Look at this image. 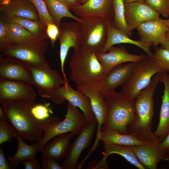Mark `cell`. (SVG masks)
I'll return each mask as SVG.
<instances>
[{
  "label": "cell",
  "mask_w": 169,
  "mask_h": 169,
  "mask_svg": "<svg viewBox=\"0 0 169 169\" xmlns=\"http://www.w3.org/2000/svg\"><path fill=\"white\" fill-rule=\"evenodd\" d=\"M161 73L155 75L149 84L135 100V114L127 128L128 134L149 145L161 142L151 130L154 113L153 96Z\"/></svg>",
  "instance_id": "6da1fadb"
},
{
  "label": "cell",
  "mask_w": 169,
  "mask_h": 169,
  "mask_svg": "<svg viewBox=\"0 0 169 169\" xmlns=\"http://www.w3.org/2000/svg\"><path fill=\"white\" fill-rule=\"evenodd\" d=\"M0 103L8 121L24 139L32 142L41 139L47 120H38L33 115L31 109L35 101L0 100Z\"/></svg>",
  "instance_id": "7a4b0ae2"
},
{
  "label": "cell",
  "mask_w": 169,
  "mask_h": 169,
  "mask_svg": "<svg viewBox=\"0 0 169 169\" xmlns=\"http://www.w3.org/2000/svg\"><path fill=\"white\" fill-rule=\"evenodd\" d=\"M70 80L77 87L97 84L106 73L96 54L74 50L69 62Z\"/></svg>",
  "instance_id": "3957f363"
},
{
  "label": "cell",
  "mask_w": 169,
  "mask_h": 169,
  "mask_svg": "<svg viewBox=\"0 0 169 169\" xmlns=\"http://www.w3.org/2000/svg\"><path fill=\"white\" fill-rule=\"evenodd\" d=\"M107 112V120L102 130L110 129L128 134L127 128L135 114V100L121 92L104 94Z\"/></svg>",
  "instance_id": "277c9868"
},
{
  "label": "cell",
  "mask_w": 169,
  "mask_h": 169,
  "mask_svg": "<svg viewBox=\"0 0 169 169\" xmlns=\"http://www.w3.org/2000/svg\"><path fill=\"white\" fill-rule=\"evenodd\" d=\"M87 121L82 112L68 102L67 112L64 120L61 121L57 116L49 117L47 120L44 134L38 141L39 151L51 139L59 135L71 133L74 135H77Z\"/></svg>",
  "instance_id": "5b68a950"
},
{
  "label": "cell",
  "mask_w": 169,
  "mask_h": 169,
  "mask_svg": "<svg viewBox=\"0 0 169 169\" xmlns=\"http://www.w3.org/2000/svg\"><path fill=\"white\" fill-rule=\"evenodd\" d=\"M79 23L82 34L80 49L88 53H101L105 44L111 23L100 17L80 18Z\"/></svg>",
  "instance_id": "8992f818"
},
{
  "label": "cell",
  "mask_w": 169,
  "mask_h": 169,
  "mask_svg": "<svg viewBox=\"0 0 169 169\" xmlns=\"http://www.w3.org/2000/svg\"><path fill=\"white\" fill-rule=\"evenodd\" d=\"M164 73L154 63L152 57L146 58L135 62L132 73L127 82L122 85L121 92L135 99L150 83L154 76Z\"/></svg>",
  "instance_id": "52a82bcc"
},
{
  "label": "cell",
  "mask_w": 169,
  "mask_h": 169,
  "mask_svg": "<svg viewBox=\"0 0 169 169\" xmlns=\"http://www.w3.org/2000/svg\"><path fill=\"white\" fill-rule=\"evenodd\" d=\"M46 50L41 48L17 44L0 46V51L4 56L17 59L38 68L50 66L45 56Z\"/></svg>",
  "instance_id": "ba28073f"
},
{
  "label": "cell",
  "mask_w": 169,
  "mask_h": 169,
  "mask_svg": "<svg viewBox=\"0 0 169 169\" xmlns=\"http://www.w3.org/2000/svg\"><path fill=\"white\" fill-rule=\"evenodd\" d=\"M34 85L42 98L50 99L56 90L65 83L63 76L50 66L38 68L29 65Z\"/></svg>",
  "instance_id": "9c48e42d"
},
{
  "label": "cell",
  "mask_w": 169,
  "mask_h": 169,
  "mask_svg": "<svg viewBox=\"0 0 169 169\" xmlns=\"http://www.w3.org/2000/svg\"><path fill=\"white\" fill-rule=\"evenodd\" d=\"M77 88L89 98L93 112L97 122L96 138L87 154V156H89L95 150L99 144L101 128L107 119L106 105L105 95L96 84L77 87Z\"/></svg>",
  "instance_id": "30bf717a"
},
{
  "label": "cell",
  "mask_w": 169,
  "mask_h": 169,
  "mask_svg": "<svg viewBox=\"0 0 169 169\" xmlns=\"http://www.w3.org/2000/svg\"><path fill=\"white\" fill-rule=\"evenodd\" d=\"M97 128L96 119L87 121L86 125L70 144L62 166L63 169H78V161L83 151L90 145Z\"/></svg>",
  "instance_id": "8fae6325"
},
{
  "label": "cell",
  "mask_w": 169,
  "mask_h": 169,
  "mask_svg": "<svg viewBox=\"0 0 169 169\" xmlns=\"http://www.w3.org/2000/svg\"><path fill=\"white\" fill-rule=\"evenodd\" d=\"M59 32L58 39L59 43V56L61 71L64 79H67L64 71V64L68 52L72 48L74 50L80 49L82 34L79 22H65L59 27Z\"/></svg>",
  "instance_id": "7c38bea8"
},
{
  "label": "cell",
  "mask_w": 169,
  "mask_h": 169,
  "mask_svg": "<svg viewBox=\"0 0 169 169\" xmlns=\"http://www.w3.org/2000/svg\"><path fill=\"white\" fill-rule=\"evenodd\" d=\"M51 99L54 103L57 105L62 104L67 100L73 106L80 109L88 121L96 119L89 98L81 91L73 89L68 79L56 90Z\"/></svg>",
  "instance_id": "4fadbf2b"
},
{
  "label": "cell",
  "mask_w": 169,
  "mask_h": 169,
  "mask_svg": "<svg viewBox=\"0 0 169 169\" xmlns=\"http://www.w3.org/2000/svg\"><path fill=\"white\" fill-rule=\"evenodd\" d=\"M0 77L33 85L29 65L12 57L0 56Z\"/></svg>",
  "instance_id": "5bb4252c"
},
{
  "label": "cell",
  "mask_w": 169,
  "mask_h": 169,
  "mask_svg": "<svg viewBox=\"0 0 169 169\" xmlns=\"http://www.w3.org/2000/svg\"><path fill=\"white\" fill-rule=\"evenodd\" d=\"M32 86L0 77V100L35 101L37 95Z\"/></svg>",
  "instance_id": "9a60e30c"
},
{
  "label": "cell",
  "mask_w": 169,
  "mask_h": 169,
  "mask_svg": "<svg viewBox=\"0 0 169 169\" xmlns=\"http://www.w3.org/2000/svg\"><path fill=\"white\" fill-rule=\"evenodd\" d=\"M136 29L140 40L154 48L166 40V33L169 30L165 19L160 18L143 23Z\"/></svg>",
  "instance_id": "2e32d148"
},
{
  "label": "cell",
  "mask_w": 169,
  "mask_h": 169,
  "mask_svg": "<svg viewBox=\"0 0 169 169\" xmlns=\"http://www.w3.org/2000/svg\"><path fill=\"white\" fill-rule=\"evenodd\" d=\"M135 62L120 64L112 68L106 74L102 80L96 84L100 90L105 94L115 91L116 88L123 85L131 77Z\"/></svg>",
  "instance_id": "e0dca14e"
},
{
  "label": "cell",
  "mask_w": 169,
  "mask_h": 169,
  "mask_svg": "<svg viewBox=\"0 0 169 169\" xmlns=\"http://www.w3.org/2000/svg\"><path fill=\"white\" fill-rule=\"evenodd\" d=\"M125 9L126 22L131 31L143 23L160 18V14L145 2H137L125 4Z\"/></svg>",
  "instance_id": "ac0fdd59"
},
{
  "label": "cell",
  "mask_w": 169,
  "mask_h": 169,
  "mask_svg": "<svg viewBox=\"0 0 169 169\" xmlns=\"http://www.w3.org/2000/svg\"><path fill=\"white\" fill-rule=\"evenodd\" d=\"M70 10L80 18L100 17L112 23L114 19L113 0H88Z\"/></svg>",
  "instance_id": "d6986e66"
},
{
  "label": "cell",
  "mask_w": 169,
  "mask_h": 169,
  "mask_svg": "<svg viewBox=\"0 0 169 169\" xmlns=\"http://www.w3.org/2000/svg\"><path fill=\"white\" fill-rule=\"evenodd\" d=\"M107 73L114 67L125 62H135L147 57L144 54L136 55L127 52L125 47L112 46L105 53L96 54Z\"/></svg>",
  "instance_id": "ffe728a7"
},
{
  "label": "cell",
  "mask_w": 169,
  "mask_h": 169,
  "mask_svg": "<svg viewBox=\"0 0 169 169\" xmlns=\"http://www.w3.org/2000/svg\"><path fill=\"white\" fill-rule=\"evenodd\" d=\"M132 146L136 156L145 169H156L160 162L167 161V153L158 144Z\"/></svg>",
  "instance_id": "44dd1931"
},
{
  "label": "cell",
  "mask_w": 169,
  "mask_h": 169,
  "mask_svg": "<svg viewBox=\"0 0 169 169\" xmlns=\"http://www.w3.org/2000/svg\"><path fill=\"white\" fill-rule=\"evenodd\" d=\"M0 12L7 18L17 16L40 21L36 8L29 0H13L0 5Z\"/></svg>",
  "instance_id": "7402d4cb"
},
{
  "label": "cell",
  "mask_w": 169,
  "mask_h": 169,
  "mask_svg": "<svg viewBox=\"0 0 169 169\" xmlns=\"http://www.w3.org/2000/svg\"><path fill=\"white\" fill-rule=\"evenodd\" d=\"M160 82L164 86L159 115V120L155 134L162 141L169 133V74L161 73Z\"/></svg>",
  "instance_id": "603a6c76"
},
{
  "label": "cell",
  "mask_w": 169,
  "mask_h": 169,
  "mask_svg": "<svg viewBox=\"0 0 169 169\" xmlns=\"http://www.w3.org/2000/svg\"><path fill=\"white\" fill-rule=\"evenodd\" d=\"M104 149L103 157L94 169L109 168L107 160L109 156L113 154L121 156L129 163L139 169H146L136 156L132 146L104 143Z\"/></svg>",
  "instance_id": "cb8c5ba5"
},
{
  "label": "cell",
  "mask_w": 169,
  "mask_h": 169,
  "mask_svg": "<svg viewBox=\"0 0 169 169\" xmlns=\"http://www.w3.org/2000/svg\"><path fill=\"white\" fill-rule=\"evenodd\" d=\"M8 22L9 31L8 44H25L47 49L48 42L46 40L37 38L27 29L17 23L9 21Z\"/></svg>",
  "instance_id": "d4e9b609"
},
{
  "label": "cell",
  "mask_w": 169,
  "mask_h": 169,
  "mask_svg": "<svg viewBox=\"0 0 169 169\" xmlns=\"http://www.w3.org/2000/svg\"><path fill=\"white\" fill-rule=\"evenodd\" d=\"M74 135L71 133L59 135L48 142L42 149L43 156L49 157L57 161L64 160L71 144V139Z\"/></svg>",
  "instance_id": "484cf974"
},
{
  "label": "cell",
  "mask_w": 169,
  "mask_h": 169,
  "mask_svg": "<svg viewBox=\"0 0 169 169\" xmlns=\"http://www.w3.org/2000/svg\"><path fill=\"white\" fill-rule=\"evenodd\" d=\"M122 43L136 45L143 50L147 55L153 57V53L151 50V45L141 40L136 41L131 39L124 32L116 28L111 23L108 29L106 41L101 53H105L114 45Z\"/></svg>",
  "instance_id": "4316f807"
},
{
  "label": "cell",
  "mask_w": 169,
  "mask_h": 169,
  "mask_svg": "<svg viewBox=\"0 0 169 169\" xmlns=\"http://www.w3.org/2000/svg\"><path fill=\"white\" fill-rule=\"evenodd\" d=\"M11 128L18 141V149L13 156L8 155L7 156L10 161L11 169H15L23 161L35 158L36 154L39 149L38 142L31 145L26 143L19 133L12 126Z\"/></svg>",
  "instance_id": "83f0119b"
},
{
  "label": "cell",
  "mask_w": 169,
  "mask_h": 169,
  "mask_svg": "<svg viewBox=\"0 0 169 169\" xmlns=\"http://www.w3.org/2000/svg\"><path fill=\"white\" fill-rule=\"evenodd\" d=\"M100 140L104 143L122 146H133L148 144L130 134H123L110 129L101 131Z\"/></svg>",
  "instance_id": "f1b7e54d"
},
{
  "label": "cell",
  "mask_w": 169,
  "mask_h": 169,
  "mask_svg": "<svg viewBox=\"0 0 169 169\" xmlns=\"http://www.w3.org/2000/svg\"><path fill=\"white\" fill-rule=\"evenodd\" d=\"M55 23L59 27L62 23L63 18H70L79 22L80 17L75 16L70 9L60 0H43Z\"/></svg>",
  "instance_id": "f546056e"
},
{
  "label": "cell",
  "mask_w": 169,
  "mask_h": 169,
  "mask_svg": "<svg viewBox=\"0 0 169 169\" xmlns=\"http://www.w3.org/2000/svg\"><path fill=\"white\" fill-rule=\"evenodd\" d=\"M9 22L17 23L27 29L37 38L46 40L48 38L47 26L40 21H36L24 18L14 16L7 18Z\"/></svg>",
  "instance_id": "4dcf8cb0"
},
{
  "label": "cell",
  "mask_w": 169,
  "mask_h": 169,
  "mask_svg": "<svg viewBox=\"0 0 169 169\" xmlns=\"http://www.w3.org/2000/svg\"><path fill=\"white\" fill-rule=\"evenodd\" d=\"M114 19L112 23L117 28L122 31L131 37L132 34L125 20V4L123 0H113Z\"/></svg>",
  "instance_id": "1f68e13d"
},
{
  "label": "cell",
  "mask_w": 169,
  "mask_h": 169,
  "mask_svg": "<svg viewBox=\"0 0 169 169\" xmlns=\"http://www.w3.org/2000/svg\"><path fill=\"white\" fill-rule=\"evenodd\" d=\"M152 58L156 65L164 73H169V51L162 48H155Z\"/></svg>",
  "instance_id": "d6a6232c"
},
{
  "label": "cell",
  "mask_w": 169,
  "mask_h": 169,
  "mask_svg": "<svg viewBox=\"0 0 169 169\" xmlns=\"http://www.w3.org/2000/svg\"><path fill=\"white\" fill-rule=\"evenodd\" d=\"M29 0L36 8L40 21L44 24L47 26L49 23H55L54 20L49 12L43 0Z\"/></svg>",
  "instance_id": "836d02e7"
},
{
  "label": "cell",
  "mask_w": 169,
  "mask_h": 169,
  "mask_svg": "<svg viewBox=\"0 0 169 169\" xmlns=\"http://www.w3.org/2000/svg\"><path fill=\"white\" fill-rule=\"evenodd\" d=\"M31 111L36 119L42 121L48 120L50 117V114L53 113L49 103L36 104L32 108Z\"/></svg>",
  "instance_id": "e575fe53"
},
{
  "label": "cell",
  "mask_w": 169,
  "mask_h": 169,
  "mask_svg": "<svg viewBox=\"0 0 169 169\" xmlns=\"http://www.w3.org/2000/svg\"><path fill=\"white\" fill-rule=\"evenodd\" d=\"M144 2L164 17H169V0H144Z\"/></svg>",
  "instance_id": "d590c367"
},
{
  "label": "cell",
  "mask_w": 169,
  "mask_h": 169,
  "mask_svg": "<svg viewBox=\"0 0 169 169\" xmlns=\"http://www.w3.org/2000/svg\"><path fill=\"white\" fill-rule=\"evenodd\" d=\"M8 120H0V144L6 142L9 143L13 138L14 135L9 125Z\"/></svg>",
  "instance_id": "8d00e7d4"
},
{
  "label": "cell",
  "mask_w": 169,
  "mask_h": 169,
  "mask_svg": "<svg viewBox=\"0 0 169 169\" xmlns=\"http://www.w3.org/2000/svg\"><path fill=\"white\" fill-rule=\"evenodd\" d=\"M8 22L7 18L1 13L0 17V46L8 43Z\"/></svg>",
  "instance_id": "74e56055"
},
{
  "label": "cell",
  "mask_w": 169,
  "mask_h": 169,
  "mask_svg": "<svg viewBox=\"0 0 169 169\" xmlns=\"http://www.w3.org/2000/svg\"><path fill=\"white\" fill-rule=\"evenodd\" d=\"M59 32V28L55 23H50L47 26V34L50 40L53 47H54L55 43L58 39Z\"/></svg>",
  "instance_id": "f35d334b"
},
{
  "label": "cell",
  "mask_w": 169,
  "mask_h": 169,
  "mask_svg": "<svg viewBox=\"0 0 169 169\" xmlns=\"http://www.w3.org/2000/svg\"><path fill=\"white\" fill-rule=\"evenodd\" d=\"M41 166L42 169H63L57 161L45 156L42 159Z\"/></svg>",
  "instance_id": "ab89813d"
},
{
  "label": "cell",
  "mask_w": 169,
  "mask_h": 169,
  "mask_svg": "<svg viewBox=\"0 0 169 169\" xmlns=\"http://www.w3.org/2000/svg\"><path fill=\"white\" fill-rule=\"evenodd\" d=\"M22 163L25 165V169H41L39 161L36 158L24 161Z\"/></svg>",
  "instance_id": "60d3db41"
},
{
  "label": "cell",
  "mask_w": 169,
  "mask_h": 169,
  "mask_svg": "<svg viewBox=\"0 0 169 169\" xmlns=\"http://www.w3.org/2000/svg\"><path fill=\"white\" fill-rule=\"evenodd\" d=\"M11 169L10 163L7 160L2 147H0V169Z\"/></svg>",
  "instance_id": "b9f144b4"
},
{
  "label": "cell",
  "mask_w": 169,
  "mask_h": 169,
  "mask_svg": "<svg viewBox=\"0 0 169 169\" xmlns=\"http://www.w3.org/2000/svg\"><path fill=\"white\" fill-rule=\"evenodd\" d=\"M158 146L166 153L169 152V133L162 141L158 144Z\"/></svg>",
  "instance_id": "7bdbcfd3"
},
{
  "label": "cell",
  "mask_w": 169,
  "mask_h": 169,
  "mask_svg": "<svg viewBox=\"0 0 169 169\" xmlns=\"http://www.w3.org/2000/svg\"><path fill=\"white\" fill-rule=\"evenodd\" d=\"M70 10L81 4V0H60Z\"/></svg>",
  "instance_id": "ee69618b"
},
{
  "label": "cell",
  "mask_w": 169,
  "mask_h": 169,
  "mask_svg": "<svg viewBox=\"0 0 169 169\" xmlns=\"http://www.w3.org/2000/svg\"><path fill=\"white\" fill-rule=\"evenodd\" d=\"M0 120H8L3 108L1 105H0Z\"/></svg>",
  "instance_id": "f6af8a7d"
},
{
  "label": "cell",
  "mask_w": 169,
  "mask_h": 169,
  "mask_svg": "<svg viewBox=\"0 0 169 169\" xmlns=\"http://www.w3.org/2000/svg\"><path fill=\"white\" fill-rule=\"evenodd\" d=\"M161 48L169 51V41L165 40L160 44Z\"/></svg>",
  "instance_id": "bcb514c9"
},
{
  "label": "cell",
  "mask_w": 169,
  "mask_h": 169,
  "mask_svg": "<svg viewBox=\"0 0 169 169\" xmlns=\"http://www.w3.org/2000/svg\"><path fill=\"white\" fill-rule=\"evenodd\" d=\"M123 1L125 4L137 2H144V0H123Z\"/></svg>",
  "instance_id": "7dc6e473"
},
{
  "label": "cell",
  "mask_w": 169,
  "mask_h": 169,
  "mask_svg": "<svg viewBox=\"0 0 169 169\" xmlns=\"http://www.w3.org/2000/svg\"><path fill=\"white\" fill-rule=\"evenodd\" d=\"M13 0H0V5L7 4Z\"/></svg>",
  "instance_id": "c3c4849f"
},
{
  "label": "cell",
  "mask_w": 169,
  "mask_h": 169,
  "mask_svg": "<svg viewBox=\"0 0 169 169\" xmlns=\"http://www.w3.org/2000/svg\"><path fill=\"white\" fill-rule=\"evenodd\" d=\"M166 40L169 41V30L166 33Z\"/></svg>",
  "instance_id": "681fc988"
},
{
  "label": "cell",
  "mask_w": 169,
  "mask_h": 169,
  "mask_svg": "<svg viewBox=\"0 0 169 169\" xmlns=\"http://www.w3.org/2000/svg\"><path fill=\"white\" fill-rule=\"evenodd\" d=\"M166 24L169 28V19H165Z\"/></svg>",
  "instance_id": "f907efd6"
},
{
  "label": "cell",
  "mask_w": 169,
  "mask_h": 169,
  "mask_svg": "<svg viewBox=\"0 0 169 169\" xmlns=\"http://www.w3.org/2000/svg\"><path fill=\"white\" fill-rule=\"evenodd\" d=\"M167 161L168 162V164L169 166V152L167 153Z\"/></svg>",
  "instance_id": "816d5d0a"
},
{
  "label": "cell",
  "mask_w": 169,
  "mask_h": 169,
  "mask_svg": "<svg viewBox=\"0 0 169 169\" xmlns=\"http://www.w3.org/2000/svg\"><path fill=\"white\" fill-rule=\"evenodd\" d=\"M88 0H81V4H84L87 2Z\"/></svg>",
  "instance_id": "f5cc1de1"
},
{
  "label": "cell",
  "mask_w": 169,
  "mask_h": 169,
  "mask_svg": "<svg viewBox=\"0 0 169 169\" xmlns=\"http://www.w3.org/2000/svg\"></svg>",
  "instance_id": "db71d44e"
}]
</instances>
